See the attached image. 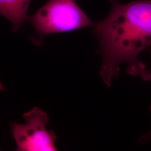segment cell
Listing matches in <instances>:
<instances>
[{
    "label": "cell",
    "mask_w": 151,
    "mask_h": 151,
    "mask_svg": "<svg viewBox=\"0 0 151 151\" xmlns=\"http://www.w3.org/2000/svg\"><path fill=\"white\" fill-rule=\"evenodd\" d=\"M31 0H0V15L12 24L14 31L17 30L27 18V9Z\"/></svg>",
    "instance_id": "277c9868"
},
{
    "label": "cell",
    "mask_w": 151,
    "mask_h": 151,
    "mask_svg": "<svg viewBox=\"0 0 151 151\" xmlns=\"http://www.w3.org/2000/svg\"><path fill=\"white\" fill-rule=\"evenodd\" d=\"M4 90V87L2 86V85L1 84V83L0 82V90Z\"/></svg>",
    "instance_id": "52a82bcc"
},
{
    "label": "cell",
    "mask_w": 151,
    "mask_h": 151,
    "mask_svg": "<svg viewBox=\"0 0 151 151\" xmlns=\"http://www.w3.org/2000/svg\"><path fill=\"white\" fill-rule=\"evenodd\" d=\"M149 111L151 113V103L149 106ZM151 140V128L147 132H146L145 133H144L142 135H141L139 142L141 144H145L146 143H148V142Z\"/></svg>",
    "instance_id": "5b68a950"
},
{
    "label": "cell",
    "mask_w": 151,
    "mask_h": 151,
    "mask_svg": "<svg viewBox=\"0 0 151 151\" xmlns=\"http://www.w3.org/2000/svg\"><path fill=\"white\" fill-rule=\"evenodd\" d=\"M110 1L108 16L95 23L93 29L102 58L100 74L108 87L118 76L123 63L128 65L130 75L142 77L146 64L139 60V56L151 47V0L127 4Z\"/></svg>",
    "instance_id": "6da1fadb"
},
{
    "label": "cell",
    "mask_w": 151,
    "mask_h": 151,
    "mask_svg": "<svg viewBox=\"0 0 151 151\" xmlns=\"http://www.w3.org/2000/svg\"><path fill=\"white\" fill-rule=\"evenodd\" d=\"M24 118L25 124H11L17 151L57 150L55 134L46 127L49 121L47 114L39 108H34L24 114Z\"/></svg>",
    "instance_id": "3957f363"
},
{
    "label": "cell",
    "mask_w": 151,
    "mask_h": 151,
    "mask_svg": "<svg viewBox=\"0 0 151 151\" xmlns=\"http://www.w3.org/2000/svg\"><path fill=\"white\" fill-rule=\"evenodd\" d=\"M150 50V55L151 61L148 66L146 65V70L144 72L143 75L142 76V78L145 81H149L151 82V47Z\"/></svg>",
    "instance_id": "8992f818"
},
{
    "label": "cell",
    "mask_w": 151,
    "mask_h": 151,
    "mask_svg": "<svg viewBox=\"0 0 151 151\" xmlns=\"http://www.w3.org/2000/svg\"><path fill=\"white\" fill-rule=\"evenodd\" d=\"M29 19L39 38L95 25L76 0H48Z\"/></svg>",
    "instance_id": "7a4b0ae2"
}]
</instances>
